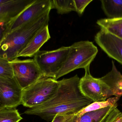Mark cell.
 I'll return each mask as SVG.
<instances>
[{
  "label": "cell",
  "instance_id": "obj_1",
  "mask_svg": "<svg viewBox=\"0 0 122 122\" xmlns=\"http://www.w3.org/2000/svg\"><path fill=\"white\" fill-rule=\"evenodd\" d=\"M80 78L77 75L59 81L57 92L45 103L24 112L26 115H36L46 121H52L57 115L75 114L93 102L81 93L79 88Z\"/></svg>",
  "mask_w": 122,
  "mask_h": 122
},
{
  "label": "cell",
  "instance_id": "obj_2",
  "mask_svg": "<svg viewBox=\"0 0 122 122\" xmlns=\"http://www.w3.org/2000/svg\"><path fill=\"white\" fill-rule=\"evenodd\" d=\"M51 10L8 33L0 40V58L9 61L18 58L19 54L36 34L48 25Z\"/></svg>",
  "mask_w": 122,
  "mask_h": 122
},
{
  "label": "cell",
  "instance_id": "obj_3",
  "mask_svg": "<svg viewBox=\"0 0 122 122\" xmlns=\"http://www.w3.org/2000/svg\"><path fill=\"white\" fill-rule=\"evenodd\" d=\"M98 52L97 47L91 41H84L73 43L70 46L67 59L54 79L57 80L77 69H85L90 66Z\"/></svg>",
  "mask_w": 122,
  "mask_h": 122
},
{
  "label": "cell",
  "instance_id": "obj_4",
  "mask_svg": "<svg viewBox=\"0 0 122 122\" xmlns=\"http://www.w3.org/2000/svg\"><path fill=\"white\" fill-rule=\"evenodd\" d=\"M59 85V81L43 77L23 89L22 105L31 108L45 103L56 93Z\"/></svg>",
  "mask_w": 122,
  "mask_h": 122
},
{
  "label": "cell",
  "instance_id": "obj_5",
  "mask_svg": "<svg viewBox=\"0 0 122 122\" xmlns=\"http://www.w3.org/2000/svg\"><path fill=\"white\" fill-rule=\"evenodd\" d=\"M69 50L70 46H63L55 50L40 51L34 56L43 77L55 79L65 62Z\"/></svg>",
  "mask_w": 122,
  "mask_h": 122
},
{
  "label": "cell",
  "instance_id": "obj_6",
  "mask_svg": "<svg viewBox=\"0 0 122 122\" xmlns=\"http://www.w3.org/2000/svg\"><path fill=\"white\" fill-rule=\"evenodd\" d=\"M51 0H35L18 17L4 27H0V40L7 34L41 17L51 10Z\"/></svg>",
  "mask_w": 122,
  "mask_h": 122
},
{
  "label": "cell",
  "instance_id": "obj_7",
  "mask_svg": "<svg viewBox=\"0 0 122 122\" xmlns=\"http://www.w3.org/2000/svg\"><path fill=\"white\" fill-rule=\"evenodd\" d=\"M90 68L89 66L85 69V75L80 79L79 88L81 93L93 102L106 100L113 96L112 91L100 78L91 75Z\"/></svg>",
  "mask_w": 122,
  "mask_h": 122
},
{
  "label": "cell",
  "instance_id": "obj_8",
  "mask_svg": "<svg viewBox=\"0 0 122 122\" xmlns=\"http://www.w3.org/2000/svg\"><path fill=\"white\" fill-rule=\"evenodd\" d=\"M10 62L15 78L23 89L43 77L34 58L22 60L17 58Z\"/></svg>",
  "mask_w": 122,
  "mask_h": 122
},
{
  "label": "cell",
  "instance_id": "obj_9",
  "mask_svg": "<svg viewBox=\"0 0 122 122\" xmlns=\"http://www.w3.org/2000/svg\"><path fill=\"white\" fill-rule=\"evenodd\" d=\"M23 90L15 77L0 78V108L22 105Z\"/></svg>",
  "mask_w": 122,
  "mask_h": 122
},
{
  "label": "cell",
  "instance_id": "obj_10",
  "mask_svg": "<svg viewBox=\"0 0 122 122\" xmlns=\"http://www.w3.org/2000/svg\"><path fill=\"white\" fill-rule=\"evenodd\" d=\"M95 41L109 56L122 65V40L101 29L95 36Z\"/></svg>",
  "mask_w": 122,
  "mask_h": 122
},
{
  "label": "cell",
  "instance_id": "obj_11",
  "mask_svg": "<svg viewBox=\"0 0 122 122\" xmlns=\"http://www.w3.org/2000/svg\"><path fill=\"white\" fill-rule=\"evenodd\" d=\"M35 0H0V27H4L18 17Z\"/></svg>",
  "mask_w": 122,
  "mask_h": 122
},
{
  "label": "cell",
  "instance_id": "obj_12",
  "mask_svg": "<svg viewBox=\"0 0 122 122\" xmlns=\"http://www.w3.org/2000/svg\"><path fill=\"white\" fill-rule=\"evenodd\" d=\"M51 38L48 25L40 30L29 42L26 47L19 54L20 57H31L40 51L42 46Z\"/></svg>",
  "mask_w": 122,
  "mask_h": 122
},
{
  "label": "cell",
  "instance_id": "obj_13",
  "mask_svg": "<svg viewBox=\"0 0 122 122\" xmlns=\"http://www.w3.org/2000/svg\"><path fill=\"white\" fill-rule=\"evenodd\" d=\"M112 64L111 71L100 78L109 86L113 95L120 98L122 96V75L113 61Z\"/></svg>",
  "mask_w": 122,
  "mask_h": 122
},
{
  "label": "cell",
  "instance_id": "obj_14",
  "mask_svg": "<svg viewBox=\"0 0 122 122\" xmlns=\"http://www.w3.org/2000/svg\"><path fill=\"white\" fill-rule=\"evenodd\" d=\"M115 107V106H110L86 113L80 117H77L75 113L67 122H104L107 116Z\"/></svg>",
  "mask_w": 122,
  "mask_h": 122
},
{
  "label": "cell",
  "instance_id": "obj_15",
  "mask_svg": "<svg viewBox=\"0 0 122 122\" xmlns=\"http://www.w3.org/2000/svg\"><path fill=\"white\" fill-rule=\"evenodd\" d=\"M96 23L101 30L122 40V18H103L98 20Z\"/></svg>",
  "mask_w": 122,
  "mask_h": 122
},
{
  "label": "cell",
  "instance_id": "obj_16",
  "mask_svg": "<svg viewBox=\"0 0 122 122\" xmlns=\"http://www.w3.org/2000/svg\"><path fill=\"white\" fill-rule=\"evenodd\" d=\"M101 8L107 18H122V0H101Z\"/></svg>",
  "mask_w": 122,
  "mask_h": 122
},
{
  "label": "cell",
  "instance_id": "obj_17",
  "mask_svg": "<svg viewBox=\"0 0 122 122\" xmlns=\"http://www.w3.org/2000/svg\"><path fill=\"white\" fill-rule=\"evenodd\" d=\"M120 99V97L114 96L110 97L104 101L93 102L86 107L75 113V115L77 117H80L86 113L91 111H95L105 108L107 107L117 106V102Z\"/></svg>",
  "mask_w": 122,
  "mask_h": 122
},
{
  "label": "cell",
  "instance_id": "obj_18",
  "mask_svg": "<svg viewBox=\"0 0 122 122\" xmlns=\"http://www.w3.org/2000/svg\"><path fill=\"white\" fill-rule=\"evenodd\" d=\"M51 8L56 9L60 15L76 11L74 0H51Z\"/></svg>",
  "mask_w": 122,
  "mask_h": 122
},
{
  "label": "cell",
  "instance_id": "obj_19",
  "mask_svg": "<svg viewBox=\"0 0 122 122\" xmlns=\"http://www.w3.org/2000/svg\"><path fill=\"white\" fill-rule=\"evenodd\" d=\"M22 119L16 107L0 108V122H20Z\"/></svg>",
  "mask_w": 122,
  "mask_h": 122
},
{
  "label": "cell",
  "instance_id": "obj_20",
  "mask_svg": "<svg viewBox=\"0 0 122 122\" xmlns=\"http://www.w3.org/2000/svg\"><path fill=\"white\" fill-rule=\"evenodd\" d=\"M14 77V71L10 61L0 58V78H12Z\"/></svg>",
  "mask_w": 122,
  "mask_h": 122
},
{
  "label": "cell",
  "instance_id": "obj_21",
  "mask_svg": "<svg viewBox=\"0 0 122 122\" xmlns=\"http://www.w3.org/2000/svg\"><path fill=\"white\" fill-rule=\"evenodd\" d=\"M104 122H122V112L117 107L110 112Z\"/></svg>",
  "mask_w": 122,
  "mask_h": 122
},
{
  "label": "cell",
  "instance_id": "obj_22",
  "mask_svg": "<svg viewBox=\"0 0 122 122\" xmlns=\"http://www.w3.org/2000/svg\"><path fill=\"white\" fill-rule=\"evenodd\" d=\"M76 11L78 15L81 16L84 12L86 8L93 0H74Z\"/></svg>",
  "mask_w": 122,
  "mask_h": 122
},
{
  "label": "cell",
  "instance_id": "obj_23",
  "mask_svg": "<svg viewBox=\"0 0 122 122\" xmlns=\"http://www.w3.org/2000/svg\"><path fill=\"white\" fill-rule=\"evenodd\" d=\"M74 114L68 115H57L54 118L51 122H67L73 116Z\"/></svg>",
  "mask_w": 122,
  "mask_h": 122
}]
</instances>
